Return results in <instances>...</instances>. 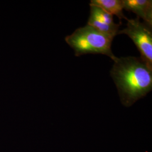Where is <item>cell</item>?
I'll use <instances>...</instances> for the list:
<instances>
[{
    "instance_id": "8992f818",
    "label": "cell",
    "mask_w": 152,
    "mask_h": 152,
    "mask_svg": "<svg viewBox=\"0 0 152 152\" xmlns=\"http://www.w3.org/2000/svg\"><path fill=\"white\" fill-rule=\"evenodd\" d=\"M90 5L98 6L109 14L117 16L120 20L128 19L123 12V0H91Z\"/></svg>"
},
{
    "instance_id": "7a4b0ae2",
    "label": "cell",
    "mask_w": 152,
    "mask_h": 152,
    "mask_svg": "<svg viewBox=\"0 0 152 152\" xmlns=\"http://www.w3.org/2000/svg\"><path fill=\"white\" fill-rule=\"evenodd\" d=\"M113 38L87 24L79 28L65 38V42L75 51V56L83 55H105L114 60L117 59L111 50Z\"/></svg>"
},
{
    "instance_id": "3957f363",
    "label": "cell",
    "mask_w": 152,
    "mask_h": 152,
    "mask_svg": "<svg viewBox=\"0 0 152 152\" xmlns=\"http://www.w3.org/2000/svg\"><path fill=\"white\" fill-rule=\"evenodd\" d=\"M127 21L126 27L120 30L118 34H126L133 41L140 53V58L152 69V27L140 22L138 17Z\"/></svg>"
},
{
    "instance_id": "6da1fadb",
    "label": "cell",
    "mask_w": 152,
    "mask_h": 152,
    "mask_svg": "<svg viewBox=\"0 0 152 152\" xmlns=\"http://www.w3.org/2000/svg\"><path fill=\"white\" fill-rule=\"evenodd\" d=\"M110 74L122 104L129 107L152 89V69L140 58H117Z\"/></svg>"
},
{
    "instance_id": "277c9868",
    "label": "cell",
    "mask_w": 152,
    "mask_h": 152,
    "mask_svg": "<svg viewBox=\"0 0 152 152\" xmlns=\"http://www.w3.org/2000/svg\"><path fill=\"white\" fill-rule=\"evenodd\" d=\"M87 24L112 38L118 34L120 24L113 21V15L96 6L90 5V15Z\"/></svg>"
},
{
    "instance_id": "5b68a950",
    "label": "cell",
    "mask_w": 152,
    "mask_h": 152,
    "mask_svg": "<svg viewBox=\"0 0 152 152\" xmlns=\"http://www.w3.org/2000/svg\"><path fill=\"white\" fill-rule=\"evenodd\" d=\"M124 9L132 11L144 22L152 26V1L151 0H123Z\"/></svg>"
}]
</instances>
